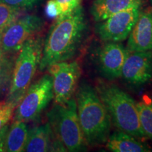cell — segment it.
Wrapping results in <instances>:
<instances>
[{"instance_id":"cell-13","label":"cell","mask_w":152,"mask_h":152,"mask_svg":"<svg viewBox=\"0 0 152 152\" xmlns=\"http://www.w3.org/2000/svg\"><path fill=\"white\" fill-rule=\"evenodd\" d=\"M23 151H66V150L56 138L47 123L28 130L27 141Z\"/></svg>"},{"instance_id":"cell-1","label":"cell","mask_w":152,"mask_h":152,"mask_svg":"<svg viewBox=\"0 0 152 152\" xmlns=\"http://www.w3.org/2000/svg\"><path fill=\"white\" fill-rule=\"evenodd\" d=\"M86 27L81 5L71 14L57 18L44 40L39 71H45L55 63L73 58L80 47Z\"/></svg>"},{"instance_id":"cell-19","label":"cell","mask_w":152,"mask_h":152,"mask_svg":"<svg viewBox=\"0 0 152 152\" xmlns=\"http://www.w3.org/2000/svg\"><path fill=\"white\" fill-rule=\"evenodd\" d=\"M21 11L0 2V37L13 22L20 16Z\"/></svg>"},{"instance_id":"cell-3","label":"cell","mask_w":152,"mask_h":152,"mask_svg":"<svg viewBox=\"0 0 152 152\" xmlns=\"http://www.w3.org/2000/svg\"><path fill=\"white\" fill-rule=\"evenodd\" d=\"M96 92L107 109L111 123L118 130L137 138L144 137L140 127L137 102L113 83L99 81Z\"/></svg>"},{"instance_id":"cell-20","label":"cell","mask_w":152,"mask_h":152,"mask_svg":"<svg viewBox=\"0 0 152 152\" xmlns=\"http://www.w3.org/2000/svg\"><path fill=\"white\" fill-rule=\"evenodd\" d=\"M0 59V93L5 89L6 85L10 83L12 78L14 64L12 58H8L2 54Z\"/></svg>"},{"instance_id":"cell-7","label":"cell","mask_w":152,"mask_h":152,"mask_svg":"<svg viewBox=\"0 0 152 152\" xmlns=\"http://www.w3.org/2000/svg\"><path fill=\"white\" fill-rule=\"evenodd\" d=\"M43 19L33 14L19 16L0 37V51L2 54L19 52L30 38L37 36L44 27Z\"/></svg>"},{"instance_id":"cell-22","label":"cell","mask_w":152,"mask_h":152,"mask_svg":"<svg viewBox=\"0 0 152 152\" xmlns=\"http://www.w3.org/2000/svg\"><path fill=\"white\" fill-rule=\"evenodd\" d=\"M15 109L16 108L13 104L6 101L0 102V130L10 121L14 115Z\"/></svg>"},{"instance_id":"cell-23","label":"cell","mask_w":152,"mask_h":152,"mask_svg":"<svg viewBox=\"0 0 152 152\" xmlns=\"http://www.w3.org/2000/svg\"><path fill=\"white\" fill-rule=\"evenodd\" d=\"M9 128V125L7 124L0 130V152L4 151V147L6 137H7Z\"/></svg>"},{"instance_id":"cell-4","label":"cell","mask_w":152,"mask_h":152,"mask_svg":"<svg viewBox=\"0 0 152 152\" xmlns=\"http://www.w3.org/2000/svg\"><path fill=\"white\" fill-rule=\"evenodd\" d=\"M43 45V38L37 35L28 39L19 51L6 97V102L13 104L15 108L23 97L39 68Z\"/></svg>"},{"instance_id":"cell-6","label":"cell","mask_w":152,"mask_h":152,"mask_svg":"<svg viewBox=\"0 0 152 152\" xmlns=\"http://www.w3.org/2000/svg\"><path fill=\"white\" fill-rule=\"evenodd\" d=\"M54 99L52 77L45 74L30 85L14 112V121L27 123L38 119Z\"/></svg>"},{"instance_id":"cell-9","label":"cell","mask_w":152,"mask_h":152,"mask_svg":"<svg viewBox=\"0 0 152 152\" xmlns=\"http://www.w3.org/2000/svg\"><path fill=\"white\" fill-rule=\"evenodd\" d=\"M142 7H134L112 15L96 23L95 33L104 42H121L127 39L135 25Z\"/></svg>"},{"instance_id":"cell-11","label":"cell","mask_w":152,"mask_h":152,"mask_svg":"<svg viewBox=\"0 0 152 152\" xmlns=\"http://www.w3.org/2000/svg\"><path fill=\"white\" fill-rule=\"evenodd\" d=\"M128 51L123 44L109 42L101 47L97 55V64L103 77L113 80L121 77L122 69Z\"/></svg>"},{"instance_id":"cell-17","label":"cell","mask_w":152,"mask_h":152,"mask_svg":"<svg viewBox=\"0 0 152 152\" xmlns=\"http://www.w3.org/2000/svg\"><path fill=\"white\" fill-rule=\"evenodd\" d=\"M137 106L144 137L152 140V100H142L137 103Z\"/></svg>"},{"instance_id":"cell-16","label":"cell","mask_w":152,"mask_h":152,"mask_svg":"<svg viewBox=\"0 0 152 152\" xmlns=\"http://www.w3.org/2000/svg\"><path fill=\"white\" fill-rule=\"evenodd\" d=\"M28 134V128L26 123L14 121L7 132L4 151L7 152L23 151Z\"/></svg>"},{"instance_id":"cell-21","label":"cell","mask_w":152,"mask_h":152,"mask_svg":"<svg viewBox=\"0 0 152 152\" xmlns=\"http://www.w3.org/2000/svg\"><path fill=\"white\" fill-rule=\"evenodd\" d=\"M42 0H0V2L11 6L20 11L35 8Z\"/></svg>"},{"instance_id":"cell-25","label":"cell","mask_w":152,"mask_h":152,"mask_svg":"<svg viewBox=\"0 0 152 152\" xmlns=\"http://www.w3.org/2000/svg\"><path fill=\"white\" fill-rule=\"evenodd\" d=\"M150 2L151 4V6H152V0H150Z\"/></svg>"},{"instance_id":"cell-14","label":"cell","mask_w":152,"mask_h":152,"mask_svg":"<svg viewBox=\"0 0 152 152\" xmlns=\"http://www.w3.org/2000/svg\"><path fill=\"white\" fill-rule=\"evenodd\" d=\"M143 0H94L90 14L96 23L102 21L112 15L134 7H142Z\"/></svg>"},{"instance_id":"cell-8","label":"cell","mask_w":152,"mask_h":152,"mask_svg":"<svg viewBox=\"0 0 152 152\" xmlns=\"http://www.w3.org/2000/svg\"><path fill=\"white\" fill-rule=\"evenodd\" d=\"M52 77L54 103L64 104L74 97L80 77V68L76 61H61L47 68Z\"/></svg>"},{"instance_id":"cell-15","label":"cell","mask_w":152,"mask_h":152,"mask_svg":"<svg viewBox=\"0 0 152 152\" xmlns=\"http://www.w3.org/2000/svg\"><path fill=\"white\" fill-rule=\"evenodd\" d=\"M108 150L113 152H147L151 150L135 137L118 130L110 134L106 142Z\"/></svg>"},{"instance_id":"cell-2","label":"cell","mask_w":152,"mask_h":152,"mask_svg":"<svg viewBox=\"0 0 152 152\" xmlns=\"http://www.w3.org/2000/svg\"><path fill=\"white\" fill-rule=\"evenodd\" d=\"M75 98L79 122L87 144H105L110 135L112 123L95 88L83 81L77 87Z\"/></svg>"},{"instance_id":"cell-10","label":"cell","mask_w":152,"mask_h":152,"mask_svg":"<svg viewBox=\"0 0 152 152\" xmlns=\"http://www.w3.org/2000/svg\"><path fill=\"white\" fill-rule=\"evenodd\" d=\"M121 77L132 86H141L152 79V51L128 52Z\"/></svg>"},{"instance_id":"cell-24","label":"cell","mask_w":152,"mask_h":152,"mask_svg":"<svg viewBox=\"0 0 152 152\" xmlns=\"http://www.w3.org/2000/svg\"><path fill=\"white\" fill-rule=\"evenodd\" d=\"M1 56H2V53H1V51H0V59H1Z\"/></svg>"},{"instance_id":"cell-5","label":"cell","mask_w":152,"mask_h":152,"mask_svg":"<svg viewBox=\"0 0 152 152\" xmlns=\"http://www.w3.org/2000/svg\"><path fill=\"white\" fill-rule=\"evenodd\" d=\"M47 117L53 133L66 151H85L87 143L79 122L75 98L64 104L54 103Z\"/></svg>"},{"instance_id":"cell-12","label":"cell","mask_w":152,"mask_h":152,"mask_svg":"<svg viewBox=\"0 0 152 152\" xmlns=\"http://www.w3.org/2000/svg\"><path fill=\"white\" fill-rule=\"evenodd\" d=\"M128 52L152 51V8L141 11L128 38Z\"/></svg>"},{"instance_id":"cell-18","label":"cell","mask_w":152,"mask_h":152,"mask_svg":"<svg viewBox=\"0 0 152 152\" xmlns=\"http://www.w3.org/2000/svg\"><path fill=\"white\" fill-rule=\"evenodd\" d=\"M80 3L81 0H51L47 5V12L56 18L63 17L73 12Z\"/></svg>"}]
</instances>
